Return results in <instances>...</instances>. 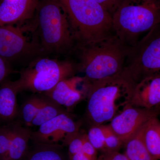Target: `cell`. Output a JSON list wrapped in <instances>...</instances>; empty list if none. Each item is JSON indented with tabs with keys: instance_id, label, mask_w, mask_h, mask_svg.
<instances>
[{
	"instance_id": "1",
	"label": "cell",
	"mask_w": 160,
	"mask_h": 160,
	"mask_svg": "<svg viewBox=\"0 0 160 160\" xmlns=\"http://www.w3.org/2000/svg\"><path fill=\"white\" fill-rule=\"evenodd\" d=\"M136 84L122 72L90 82L86 115L91 126L110 122L131 106Z\"/></svg>"
},
{
	"instance_id": "2",
	"label": "cell",
	"mask_w": 160,
	"mask_h": 160,
	"mask_svg": "<svg viewBox=\"0 0 160 160\" xmlns=\"http://www.w3.org/2000/svg\"><path fill=\"white\" fill-rule=\"evenodd\" d=\"M79 66L86 79L94 82L123 71L129 47L114 34L89 44L80 45Z\"/></svg>"
},
{
	"instance_id": "3",
	"label": "cell",
	"mask_w": 160,
	"mask_h": 160,
	"mask_svg": "<svg viewBox=\"0 0 160 160\" xmlns=\"http://www.w3.org/2000/svg\"><path fill=\"white\" fill-rule=\"evenodd\" d=\"M66 12L73 38L80 45L113 34L112 15L95 0H58Z\"/></svg>"
},
{
	"instance_id": "4",
	"label": "cell",
	"mask_w": 160,
	"mask_h": 160,
	"mask_svg": "<svg viewBox=\"0 0 160 160\" xmlns=\"http://www.w3.org/2000/svg\"><path fill=\"white\" fill-rule=\"evenodd\" d=\"M112 20L113 34L131 48L144 33L160 24V7L155 0H122Z\"/></svg>"
},
{
	"instance_id": "5",
	"label": "cell",
	"mask_w": 160,
	"mask_h": 160,
	"mask_svg": "<svg viewBox=\"0 0 160 160\" xmlns=\"http://www.w3.org/2000/svg\"><path fill=\"white\" fill-rule=\"evenodd\" d=\"M34 17L40 32V50L58 53L72 46L69 20L58 0H39Z\"/></svg>"
},
{
	"instance_id": "6",
	"label": "cell",
	"mask_w": 160,
	"mask_h": 160,
	"mask_svg": "<svg viewBox=\"0 0 160 160\" xmlns=\"http://www.w3.org/2000/svg\"><path fill=\"white\" fill-rule=\"evenodd\" d=\"M77 69L70 61L39 58L23 69L17 81L20 92L28 90L43 94L62 80L74 76Z\"/></svg>"
},
{
	"instance_id": "7",
	"label": "cell",
	"mask_w": 160,
	"mask_h": 160,
	"mask_svg": "<svg viewBox=\"0 0 160 160\" xmlns=\"http://www.w3.org/2000/svg\"><path fill=\"white\" fill-rule=\"evenodd\" d=\"M122 72L136 83L147 77L160 75V24L129 48Z\"/></svg>"
},
{
	"instance_id": "8",
	"label": "cell",
	"mask_w": 160,
	"mask_h": 160,
	"mask_svg": "<svg viewBox=\"0 0 160 160\" xmlns=\"http://www.w3.org/2000/svg\"><path fill=\"white\" fill-rule=\"evenodd\" d=\"M81 122L76 121L68 112L59 115L32 132L31 139L35 143L63 147L80 132Z\"/></svg>"
},
{
	"instance_id": "9",
	"label": "cell",
	"mask_w": 160,
	"mask_h": 160,
	"mask_svg": "<svg viewBox=\"0 0 160 160\" xmlns=\"http://www.w3.org/2000/svg\"><path fill=\"white\" fill-rule=\"evenodd\" d=\"M37 49L38 46L29 42L22 28L13 25L0 26V57L8 62Z\"/></svg>"
},
{
	"instance_id": "10",
	"label": "cell",
	"mask_w": 160,
	"mask_h": 160,
	"mask_svg": "<svg viewBox=\"0 0 160 160\" xmlns=\"http://www.w3.org/2000/svg\"><path fill=\"white\" fill-rule=\"evenodd\" d=\"M159 112L130 106L115 117L109 126L125 144L149 119L158 116Z\"/></svg>"
},
{
	"instance_id": "11",
	"label": "cell",
	"mask_w": 160,
	"mask_h": 160,
	"mask_svg": "<svg viewBox=\"0 0 160 160\" xmlns=\"http://www.w3.org/2000/svg\"><path fill=\"white\" fill-rule=\"evenodd\" d=\"M86 80L84 77L75 76L65 79L43 94L64 108L70 109L87 98L90 82L84 87H80Z\"/></svg>"
},
{
	"instance_id": "12",
	"label": "cell",
	"mask_w": 160,
	"mask_h": 160,
	"mask_svg": "<svg viewBox=\"0 0 160 160\" xmlns=\"http://www.w3.org/2000/svg\"><path fill=\"white\" fill-rule=\"evenodd\" d=\"M131 106L159 112L160 75L147 77L136 83Z\"/></svg>"
},
{
	"instance_id": "13",
	"label": "cell",
	"mask_w": 160,
	"mask_h": 160,
	"mask_svg": "<svg viewBox=\"0 0 160 160\" xmlns=\"http://www.w3.org/2000/svg\"><path fill=\"white\" fill-rule=\"evenodd\" d=\"M39 0H0V26L22 22L34 17Z\"/></svg>"
},
{
	"instance_id": "14",
	"label": "cell",
	"mask_w": 160,
	"mask_h": 160,
	"mask_svg": "<svg viewBox=\"0 0 160 160\" xmlns=\"http://www.w3.org/2000/svg\"><path fill=\"white\" fill-rule=\"evenodd\" d=\"M20 92L17 80L6 79L0 84V123L11 122L18 115L17 96Z\"/></svg>"
},
{
	"instance_id": "15",
	"label": "cell",
	"mask_w": 160,
	"mask_h": 160,
	"mask_svg": "<svg viewBox=\"0 0 160 160\" xmlns=\"http://www.w3.org/2000/svg\"><path fill=\"white\" fill-rule=\"evenodd\" d=\"M11 129V144L7 159L19 160L26 154L32 131L19 124L13 125Z\"/></svg>"
},
{
	"instance_id": "16",
	"label": "cell",
	"mask_w": 160,
	"mask_h": 160,
	"mask_svg": "<svg viewBox=\"0 0 160 160\" xmlns=\"http://www.w3.org/2000/svg\"><path fill=\"white\" fill-rule=\"evenodd\" d=\"M142 136L152 156L160 160V121L158 116L149 119L142 127Z\"/></svg>"
},
{
	"instance_id": "17",
	"label": "cell",
	"mask_w": 160,
	"mask_h": 160,
	"mask_svg": "<svg viewBox=\"0 0 160 160\" xmlns=\"http://www.w3.org/2000/svg\"><path fill=\"white\" fill-rule=\"evenodd\" d=\"M142 128L124 144L126 147L124 154L129 160H157L152 156L144 143Z\"/></svg>"
},
{
	"instance_id": "18",
	"label": "cell",
	"mask_w": 160,
	"mask_h": 160,
	"mask_svg": "<svg viewBox=\"0 0 160 160\" xmlns=\"http://www.w3.org/2000/svg\"><path fill=\"white\" fill-rule=\"evenodd\" d=\"M44 95L45 97L42 105L30 126H40L59 115L68 112L63 106Z\"/></svg>"
},
{
	"instance_id": "19",
	"label": "cell",
	"mask_w": 160,
	"mask_h": 160,
	"mask_svg": "<svg viewBox=\"0 0 160 160\" xmlns=\"http://www.w3.org/2000/svg\"><path fill=\"white\" fill-rule=\"evenodd\" d=\"M36 144L37 145L30 152L27 160H66L62 151V147L40 143Z\"/></svg>"
},
{
	"instance_id": "20",
	"label": "cell",
	"mask_w": 160,
	"mask_h": 160,
	"mask_svg": "<svg viewBox=\"0 0 160 160\" xmlns=\"http://www.w3.org/2000/svg\"><path fill=\"white\" fill-rule=\"evenodd\" d=\"M44 95H35L25 101L19 110L18 114L25 126L29 127L36 116L39 110L42 105Z\"/></svg>"
},
{
	"instance_id": "21",
	"label": "cell",
	"mask_w": 160,
	"mask_h": 160,
	"mask_svg": "<svg viewBox=\"0 0 160 160\" xmlns=\"http://www.w3.org/2000/svg\"><path fill=\"white\" fill-rule=\"evenodd\" d=\"M106 125L91 126L87 133V137L95 149L104 152Z\"/></svg>"
},
{
	"instance_id": "22",
	"label": "cell",
	"mask_w": 160,
	"mask_h": 160,
	"mask_svg": "<svg viewBox=\"0 0 160 160\" xmlns=\"http://www.w3.org/2000/svg\"><path fill=\"white\" fill-rule=\"evenodd\" d=\"M123 145L122 141L112 130L109 125H106L105 149L103 153L119 152Z\"/></svg>"
},
{
	"instance_id": "23",
	"label": "cell",
	"mask_w": 160,
	"mask_h": 160,
	"mask_svg": "<svg viewBox=\"0 0 160 160\" xmlns=\"http://www.w3.org/2000/svg\"><path fill=\"white\" fill-rule=\"evenodd\" d=\"M11 127L0 125V156L7 159L11 144Z\"/></svg>"
},
{
	"instance_id": "24",
	"label": "cell",
	"mask_w": 160,
	"mask_h": 160,
	"mask_svg": "<svg viewBox=\"0 0 160 160\" xmlns=\"http://www.w3.org/2000/svg\"><path fill=\"white\" fill-rule=\"evenodd\" d=\"M83 133L80 132L73 138L68 145L69 156L82 151L83 146Z\"/></svg>"
},
{
	"instance_id": "25",
	"label": "cell",
	"mask_w": 160,
	"mask_h": 160,
	"mask_svg": "<svg viewBox=\"0 0 160 160\" xmlns=\"http://www.w3.org/2000/svg\"><path fill=\"white\" fill-rule=\"evenodd\" d=\"M83 142L82 151L92 160L98 159V150L91 144L87 137V133H83Z\"/></svg>"
},
{
	"instance_id": "26",
	"label": "cell",
	"mask_w": 160,
	"mask_h": 160,
	"mask_svg": "<svg viewBox=\"0 0 160 160\" xmlns=\"http://www.w3.org/2000/svg\"><path fill=\"white\" fill-rule=\"evenodd\" d=\"M112 15L122 0H95Z\"/></svg>"
},
{
	"instance_id": "27",
	"label": "cell",
	"mask_w": 160,
	"mask_h": 160,
	"mask_svg": "<svg viewBox=\"0 0 160 160\" xmlns=\"http://www.w3.org/2000/svg\"><path fill=\"white\" fill-rule=\"evenodd\" d=\"M11 71L9 63L0 57V84L6 79Z\"/></svg>"
},
{
	"instance_id": "28",
	"label": "cell",
	"mask_w": 160,
	"mask_h": 160,
	"mask_svg": "<svg viewBox=\"0 0 160 160\" xmlns=\"http://www.w3.org/2000/svg\"><path fill=\"white\" fill-rule=\"evenodd\" d=\"M103 153L104 160H129L125 154L120 153L119 152Z\"/></svg>"
},
{
	"instance_id": "29",
	"label": "cell",
	"mask_w": 160,
	"mask_h": 160,
	"mask_svg": "<svg viewBox=\"0 0 160 160\" xmlns=\"http://www.w3.org/2000/svg\"><path fill=\"white\" fill-rule=\"evenodd\" d=\"M69 160H92L82 151L69 157Z\"/></svg>"
},
{
	"instance_id": "30",
	"label": "cell",
	"mask_w": 160,
	"mask_h": 160,
	"mask_svg": "<svg viewBox=\"0 0 160 160\" xmlns=\"http://www.w3.org/2000/svg\"><path fill=\"white\" fill-rule=\"evenodd\" d=\"M97 160H104V154L102 153V154L99 157H98Z\"/></svg>"
},
{
	"instance_id": "31",
	"label": "cell",
	"mask_w": 160,
	"mask_h": 160,
	"mask_svg": "<svg viewBox=\"0 0 160 160\" xmlns=\"http://www.w3.org/2000/svg\"></svg>"
}]
</instances>
